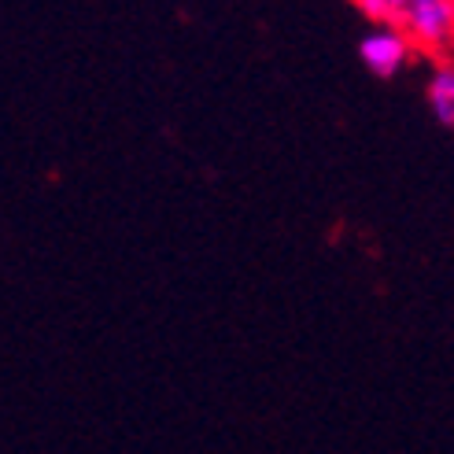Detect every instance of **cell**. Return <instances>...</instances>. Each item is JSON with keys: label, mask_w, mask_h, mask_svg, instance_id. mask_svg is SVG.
<instances>
[{"label": "cell", "mask_w": 454, "mask_h": 454, "mask_svg": "<svg viewBox=\"0 0 454 454\" xmlns=\"http://www.w3.org/2000/svg\"><path fill=\"white\" fill-rule=\"evenodd\" d=\"M411 52H414V41L406 37V30L399 27V22L373 27L366 37H362V44H358L362 63H366L377 78H395L406 67V59H411Z\"/></svg>", "instance_id": "2"}, {"label": "cell", "mask_w": 454, "mask_h": 454, "mask_svg": "<svg viewBox=\"0 0 454 454\" xmlns=\"http://www.w3.org/2000/svg\"><path fill=\"white\" fill-rule=\"evenodd\" d=\"M428 107L443 126L454 129V63H440L428 78Z\"/></svg>", "instance_id": "3"}, {"label": "cell", "mask_w": 454, "mask_h": 454, "mask_svg": "<svg viewBox=\"0 0 454 454\" xmlns=\"http://www.w3.org/2000/svg\"><path fill=\"white\" fill-rule=\"evenodd\" d=\"M355 8L373 19L377 27H388V22H399L406 12V0H355Z\"/></svg>", "instance_id": "4"}, {"label": "cell", "mask_w": 454, "mask_h": 454, "mask_svg": "<svg viewBox=\"0 0 454 454\" xmlns=\"http://www.w3.org/2000/svg\"><path fill=\"white\" fill-rule=\"evenodd\" d=\"M414 49L440 52L454 41V0H406V12L399 19Z\"/></svg>", "instance_id": "1"}, {"label": "cell", "mask_w": 454, "mask_h": 454, "mask_svg": "<svg viewBox=\"0 0 454 454\" xmlns=\"http://www.w3.org/2000/svg\"><path fill=\"white\" fill-rule=\"evenodd\" d=\"M447 52H450V63H454V41H450V49H447Z\"/></svg>", "instance_id": "5"}]
</instances>
